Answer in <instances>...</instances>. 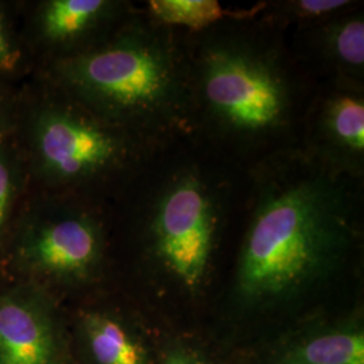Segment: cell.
Instances as JSON below:
<instances>
[{
    "instance_id": "obj_1",
    "label": "cell",
    "mask_w": 364,
    "mask_h": 364,
    "mask_svg": "<svg viewBox=\"0 0 364 364\" xmlns=\"http://www.w3.org/2000/svg\"><path fill=\"white\" fill-rule=\"evenodd\" d=\"M245 173L247 224L232 296L247 311L293 305L335 279L359 245L363 180L332 169L301 144Z\"/></svg>"
},
{
    "instance_id": "obj_2",
    "label": "cell",
    "mask_w": 364,
    "mask_h": 364,
    "mask_svg": "<svg viewBox=\"0 0 364 364\" xmlns=\"http://www.w3.org/2000/svg\"><path fill=\"white\" fill-rule=\"evenodd\" d=\"M285 30L248 13L185 33L197 138L242 169L301 144L313 93Z\"/></svg>"
},
{
    "instance_id": "obj_3",
    "label": "cell",
    "mask_w": 364,
    "mask_h": 364,
    "mask_svg": "<svg viewBox=\"0 0 364 364\" xmlns=\"http://www.w3.org/2000/svg\"><path fill=\"white\" fill-rule=\"evenodd\" d=\"M66 87L100 119L156 149L197 138L185 31L146 10L111 41L63 61Z\"/></svg>"
},
{
    "instance_id": "obj_4",
    "label": "cell",
    "mask_w": 364,
    "mask_h": 364,
    "mask_svg": "<svg viewBox=\"0 0 364 364\" xmlns=\"http://www.w3.org/2000/svg\"><path fill=\"white\" fill-rule=\"evenodd\" d=\"M36 134L43 168L63 183L102 178L129 164L144 166L164 150L100 117L73 109L55 108L43 112Z\"/></svg>"
},
{
    "instance_id": "obj_5",
    "label": "cell",
    "mask_w": 364,
    "mask_h": 364,
    "mask_svg": "<svg viewBox=\"0 0 364 364\" xmlns=\"http://www.w3.org/2000/svg\"><path fill=\"white\" fill-rule=\"evenodd\" d=\"M301 146L332 169L363 180L364 85L329 80L313 93Z\"/></svg>"
},
{
    "instance_id": "obj_6",
    "label": "cell",
    "mask_w": 364,
    "mask_h": 364,
    "mask_svg": "<svg viewBox=\"0 0 364 364\" xmlns=\"http://www.w3.org/2000/svg\"><path fill=\"white\" fill-rule=\"evenodd\" d=\"M102 248L100 224L90 215L70 213L42 227L30 242L28 255L43 272L84 278L99 263Z\"/></svg>"
},
{
    "instance_id": "obj_7",
    "label": "cell",
    "mask_w": 364,
    "mask_h": 364,
    "mask_svg": "<svg viewBox=\"0 0 364 364\" xmlns=\"http://www.w3.org/2000/svg\"><path fill=\"white\" fill-rule=\"evenodd\" d=\"M299 52L331 73L329 80L364 85V13L355 6L314 26L299 28Z\"/></svg>"
},
{
    "instance_id": "obj_8",
    "label": "cell",
    "mask_w": 364,
    "mask_h": 364,
    "mask_svg": "<svg viewBox=\"0 0 364 364\" xmlns=\"http://www.w3.org/2000/svg\"><path fill=\"white\" fill-rule=\"evenodd\" d=\"M53 338L38 313L19 301L0 304V364H50Z\"/></svg>"
},
{
    "instance_id": "obj_9",
    "label": "cell",
    "mask_w": 364,
    "mask_h": 364,
    "mask_svg": "<svg viewBox=\"0 0 364 364\" xmlns=\"http://www.w3.org/2000/svg\"><path fill=\"white\" fill-rule=\"evenodd\" d=\"M117 9L107 0H52L43 9L42 30L55 43L76 42L111 19Z\"/></svg>"
},
{
    "instance_id": "obj_10",
    "label": "cell",
    "mask_w": 364,
    "mask_h": 364,
    "mask_svg": "<svg viewBox=\"0 0 364 364\" xmlns=\"http://www.w3.org/2000/svg\"><path fill=\"white\" fill-rule=\"evenodd\" d=\"M275 364H364V333L348 328L312 336L289 347Z\"/></svg>"
},
{
    "instance_id": "obj_11",
    "label": "cell",
    "mask_w": 364,
    "mask_h": 364,
    "mask_svg": "<svg viewBox=\"0 0 364 364\" xmlns=\"http://www.w3.org/2000/svg\"><path fill=\"white\" fill-rule=\"evenodd\" d=\"M85 329L92 356L97 364H149L144 346L115 318L91 314Z\"/></svg>"
},
{
    "instance_id": "obj_12",
    "label": "cell",
    "mask_w": 364,
    "mask_h": 364,
    "mask_svg": "<svg viewBox=\"0 0 364 364\" xmlns=\"http://www.w3.org/2000/svg\"><path fill=\"white\" fill-rule=\"evenodd\" d=\"M144 10L156 22L191 34L234 16L216 0H150Z\"/></svg>"
},
{
    "instance_id": "obj_13",
    "label": "cell",
    "mask_w": 364,
    "mask_h": 364,
    "mask_svg": "<svg viewBox=\"0 0 364 364\" xmlns=\"http://www.w3.org/2000/svg\"><path fill=\"white\" fill-rule=\"evenodd\" d=\"M358 6L356 1L348 0H291L284 3H275L274 6L263 7L264 16L270 18L287 28H297L318 25L338 14L348 11Z\"/></svg>"
},
{
    "instance_id": "obj_14",
    "label": "cell",
    "mask_w": 364,
    "mask_h": 364,
    "mask_svg": "<svg viewBox=\"0 0 364 364\" xmlns=\"http://www.w3.org/2000/svg\"><path fill=\"white\" fill-rule=\"evenodd\" d=\"M13 195V174L6 161L0 158V230L7 218Z\"/></svg>"
},
{
    "instance_id": "obj_15",
    "label": "cell",
    "mask_w": 364,
    "mask_h": 364,
    "mask_svg": "<svg viewBox=\"0 0 364 364\" xmlns=\"http://www.w3.org/2000/svg\"><path fill=\"white\" fill-rule=\"evenodd\" d=\"M162 364H209L200 353L181 347V346H174L169 348L165 356H164V363Z\"/></svg>"
},
{
    "instance_id": "obj_16",
    "label": "cell",
    "mask_w": 364,
    "mask_h": 364,
    "mask_svg": "<svg viewBox=\"0 0 364 364\" xmlns=\"http://www.w3.org/2000/svg\"><path fill=\"white\" fill-rule=\"evenodd\" d=\"M14 61L13 50L11 46L7 41L6 33H4V27L0 19V68L11 65Z\"/></svg>"
}]
</instances>
